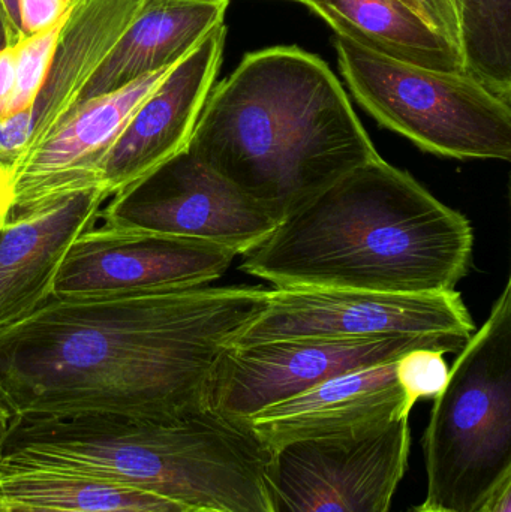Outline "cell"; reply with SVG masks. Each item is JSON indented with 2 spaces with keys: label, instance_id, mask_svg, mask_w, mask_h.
Instances as JSON below:
<instances>
[{
  "label": "cell",
  "instance_id": "22",
  "mask_svg": "<svg viewBox=\"0 0 511 512\" xmlns=\"http://www.w3.org/2000/svg\"><path fill=\"white\" fill-rule=\"evenodd\" d=\"M443 352L416 349L396 361V376L410 405L419 400L437 399L449 379V367Z\"/></svg>",
  "mask_w": 511,
  "mask_h": 512
},
{
  "label": "cell",
  "instance_id": "4",
  "mask_svg": "<svg viewBox=\"0 0 511 512\" xmlns=\"http://www.w3.org/2000/svg\"><path fill=\"white\" fill-rule=\"evenodd\" d=\"M269 457L248 424L209 409L176 417L14 415L0 439L3 468L95 475L198 512H272Z\"/></svg>",
  "mask_w": 511,
  "mask_h": 512
},
{
  "label": "cell",
  "instance_id": "25",
  "mask_svg": "<svg viewBox=\"0 0 511 512\" xmlns=\"http://www.w3.org/2000/svg\"><path fill=\"white\" fill-rule=\"evenodd\" d=\"M474 512H511V475Z\"/></svg>",
  "mask_w": 511,
  "mask_h": 512
},
{
  "label": "cell",
  "instance_id": "29",
  "mask_svg": "<svg viewBox=\"0 0 511 512\" xmlns=\"http://www.w3.org/2000/svg\"><path fill=\"white\" fill-rule=\"evenodd\" d=\"M9 423V414L5 408H3L2 403H0V439H2L3 433H5L6 426Z\"/></svg>",
  "mask_w": 511,
  "mask_h": 512
},
{
  "label": "cell",
  "instance_id": "13",
  "mask_svg": "<svg viewBox=\"0 0 511 512\" xmlns=\"http://www.w3.org/2000/svg\"><path fill=\"white\" fill-rule=\"evenodd\" d=\"M225 24L213 29L180 60L120 132L99 168L108 197L149 176L188 149L224 53Z\"/></svg>",
  "mask_w": 511,
  "mask_h": 512
},
{
  "label": "cell",
  "instance_id": "17",
  "mask_svg": "<svg viewBox=\"0 0 511 512\" xmlns=\"http://www.w3.org/2000/svg\"><path fill=\"white\" fill-rule=\"evenodd\" d=\"M228 3L144 0L140 14L96 69L77 105L185 59L213 29L224 24Z\"/></svg>",
  "mask_w": 511,
  "mask_h": 512
},
{
  "label": "cell",
  "instance_id": "6",
  "mask_svg": "<svg viewBox=\"0 0 511 512\" xmlns=\"http://www.w3.org/2000/svg\"><path fill=\"white\" fill-rule=\"evenodd\" d=\"M339 68L378 123L425 152L468 161L511 159V104L464 72L396 62L336 35Z\"/></svg>",
  "mask_w": 511,
  "mask_h": 512
},
{
  "label": "cell",
  "instance_id": "18",
  "mask_svg": "<svg viewBox=\"0 0 511 512\" xmlns=\"http://www.w3.org/2000/svg\"><path fill=\"white\" fill-rule=\"evenodd\" d=\"M336 35L396 62L441 72H464L461 48L429 26L402 0H299Z\"/></svg>",
  "mask_w": 511,
  "mask_h": 512
},
{
  "label": "cell",
  "instance_id": "3",
  "mask_svg": "<svg viewBox=\"0 0 511 512\" xmlns=\"http://www.w3.org/2000/svg\"><path fill=\"white\" fill-rule=\"evenodd\" d=\"M188 150L278 222L380 158L327 63L297 47L246 54L210 90Z\"/></svg>",
  "mask_w": 511,
  "mask_h": 512
},
{
  "label": "cell",
  "instance_id": "12",
  "mask_svg": "<svg viewBox=\"0 0 511 512\" xmlns=\"http://www.w3.org/2000/svg\"><path fill=\"white\" fill-rule=\"evenodd\" d=\"M234 252L180 237L98 225L75 239L63 259L53 297L150 294L209 285L224 276Z\"/></svg>",
  "mask_w": 511,
  "mask_h": 512
},
{
  "label": "cell",
  "instance_id": "28",
  "mask_svg": "<svg viewBox=\"0 0 511 512\" xmlns=\"http://www.w3.org/2000/svg\"><path fill=\"white\" fill-rule=\"evenodd\" d=\"M6 45H11V32H9L8 20H6L5 9L0 2V50Z\"/></svg>",
  "mask_w": 511,
  "mask_h": 512
},
{
  "label": "cell",
  "instance_id": "26",
  "mask_svg": "<svg viewBox=\"0 0 511 512\" xmlns=\"http://www.w3.org/2000/svg\"><path fill=\"white\" fill-rule=\"evenodd\" d=\"M5 9L6 20H8L9 32H11V45L17 44L23 33L20 27V12H18V0H0Z\"/></svg>",
  "mask_w": 511,
  "mask_h": 512
},
{
  "label": "cell",
  "instance_id": "24",
  "mask_svg": "<svg viewBox=\"0 0 511 512\" xmlns=\"http://www.w3.org/2000/svg\"><path fill=\"white\" fill-rule=\"evenodd\" d=\"M69 0H18L23 36L47 29L68 12Z\"/></svg>",
  "mask_w": 511,
  "mask_h": 512
},
{
  "label": "cell",
  "instance_id": "23",
  "mask_svg": "<svg viewBox=\"0 0 511 512\" xmlns=\"http://www.w3.org/2000/svg\"><path fill=\"white\" fill-rule=\"evenodd\" d=\"M429 26L461 48L458 11L453 0H402ZM462 51V50H461Z\"/></svg>",
  "mask_w": 511,
  "mask_h": 512
},
{
  "label": "cell",
  "instance_id": "10",
  "mask_svg": "<svg viewBox=\"0 0 511 512\" xmlns=\"http://www.w3.org/2000/svg\"><path fill=\"white\" fill-rule=\"evenodd\" d=\"M108 227L201 240L246 255L279 224L188 149L110 198Z\"/></svg>",
  "mask_w": 511,
  "mask_h": 512
},
{
  "label": "cell",
  "instance_id": "20",
  "mask_svg": "<svg viewBox=\"0 0 511 512\" xmlns=\"http://www.w3.org/2000/svg\"><path fill=\"white\" fill-rule=\"evenodd\" d=\"M465 71L511 104V0H453Z\"/></svg>",
  "mask_w": 511,
  "mask_h": 512
},
{
  "label": "cell",
  "instance_id": "21",
  "mask_svg": "<svg viewBox=\"0 0 511 512\" xmlns=\"http://www.w3.org/2000/svg\"><path fill=\"white\" fill-rule=\"evenodd\" d=\"M68 14L69 8L59 21L47 29L23 36L17 44L12 45L15 57V89L9 119H23L32 111L36 98L47 81Z\"/></svg>",
  "mask_w": 511,
  "mask_h": 512
},
{
  "label": "cell",
  "instance_id": "16",
  "mask_svg": "<svg viewBox=\"0 0 511 512\" xmlns=\"http://www.w3.org/2000/svg\"><path fill=\"white\" fill-rule=\"evenodd\" d=\"M107 200L102 189H90L0 227V331L53 297L54 280L69 248L98 222Z\"/></svg>",
  "mask_w": 511,
  "mask_h": 512
},
{
  "label": "cell",
  "instance_id": "27",
  "mask_svg": "<svg viewBox=\"0 0 511 512\" xmlns=\"http://www.w3.org/2000/svg\"><path fill=\"white\" fill-rule=\"evenodd\" d=\"M0 512H75L54 510V508L32 507V505L14 504V502H0Z\"/></svg>",
  "mask_w": 511,
  "mask_h": 512
},
{
  "label": "cell",
  "instance_id": "11",
  "mask_svg": "<svg viewBox=\"0 0 511 512\" xmlns=\"http://www.w3.org/2000/svg\"><path fill=\"white\" fill-rule=\"evenodd\" d=\"M176 65L77 105L0 189V227L32 218L71 195L99 189L102 159Z\"/></svg>",
  "mask_w": 511,
  "mask_h": 512
},
{
  "label": "cell",
  "instance_id": "30",
  "mask_svg": "<svg viewBox=\"0 0 511 512\" xmlns=\"http://www.w3.org/2000/svg\"><path fill=\"white\" fill-rule=\"evenodd\" d=\"M413 512H440V511L428 510V508L420 507V508H417V510L413 511Z\"/></svg>",
  "mask_w": 511,
  "mask_h": 512
},
{
  "label": "cell",
  "instance_id": "14",
  "mask_svg": "<svg viewBox=\"0 0 511 512\" xmlns=\"http://www.w3.org/2000/svg\"><path fill=\"white\" fill-rule=\"evenodd\" d=\"M144 0H69L47 81L32 111L0 123V189L77 107L84 87L140 14Z\"/></svg>",
  "mask_w": 511,
  "mask_h": 512
},
{
  "label": "cell",
  "instance_id": "2",
  "mask_svg": "<svg viewBox=\"0 0 511 512\" xmlns=\"http://www.w3.org/2000/svg\"><path fill=\"white\" fill-rule=\"evenodd\" d=\"M473 245L462 213L380 156L288 213L240 270L278 289L435 294L455 291Z\"/></svg>",
  "mask_w": 511,
  "mask_h": 512
},
{
  "label": "cell",
  "instance_id": "9",
  "mask_svg": "<svg viewBox=\"0 0 511 512\" xmlns=\"http://www.w3.org/2000/svg\"><path fill=\"white\" fill-rule=\"evenodd\" d=\"M410 450V418L363 435L275 448L264 468L270 511L390 512Z\"/></svg>",
  "mask_w": 511,
  "mask_h": 512
},
{
  "label": "cell",
  "instance_id": "31",
  "mask_svg": "<svg viewBox=\"0 0 511 512\" xmlns=\"http://www.w3.org/2000/svg\"><path fill=\"white\" fill-rule=\"evenodd\" d=\"M296 2H299V0H296Z\"/></svg>",
  "mask_w": 511,
  "mask_h": 512
},
{
  "label": "cell",
  "instance_id": "7",
  "mask_svg": "<svg viewBox=\"0 0 511 512\" xmlns=\"http://www.w3.org/2000/svg\"><path fill=\"white\" fill-rule=\"evenodd\" d=\"M476 330L461 295L359 289H270L264 309L230 346L287 339L363 340L461 337Z\"/></svg>",
  "mask_w": 511,
  "mask_h": 512
},
{
  "label": "cell",
  "instance_id": "1",
  "mask_svg": "<svg viewBox=\"0 0 511 512\" xmlns=\"http://www.w3.org/2000/svg\"><path fill=\"white\" fill-rule=\"evenodd\" d=\"M269 292L206 285L51 297L0 331V403L9 417L204 411L219 357Z\"/></svg>",
  "mask_w": 511,
  "mask_h": 512
},
{
  "label": "cell",
  "instance_id": "5",
  "mask_svg": "<svg viewBox=\"0 0 511 512\" xmlns=\"http://www.w3.org/2000/svg\"><path fill=\"white\" fill-rule=\"evenodd\" d=\"M423 508L474 512L511 475V279L435 399Z\"/></svg>",
  "mask_w": 511,
  "mask_h": 512
},
{
  "label": "cell",
  "instance_id": "15",
  "mask_svg": "<svg viewBox=\"0 0 511 512\" xmlns=\"http://www.w3.org/2000/svg\"><path fill=\"white\" fill-rule=\"evenodd\" d=\"M396 361L336 376L245 423L272 451L291 442L363 435L410 418L413 406L399 385Z\"/></svg>",
  "mask_w": 511,
  "mask_h": 512
},
{
  "label": "cell",
  "instance_id": "8",
  "mask_svg": "<svg viewBox=\"0 0 511 512\" xmlns=\"http://www.w3.org/2000/svg\"><path fill=\"white\" fill-rule=\"evenodd\" d=\"M461 337L387 339H287L227 346L207 388L206 408L228 420H246L329 379L392 363L416 349L461 352Z\"/></svg>",
  "mask_w": 511,
  "mask_h": 512
},
{
  "label": "cell",
  "instance_id": "19",
  "mask_svg": "<svg viewBox=\"0 0 511 512\" xmlns=\"http://www.w3.org/2000/svg\"><path fill=\"white\" fill-rule=\"evenodd\" d=\"M0 502L75 512H198L95 475L0 466Z\"/></svg>",
  "mask_w": 511,
  "mask_h": 512
}]
</instances>
